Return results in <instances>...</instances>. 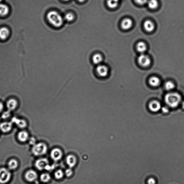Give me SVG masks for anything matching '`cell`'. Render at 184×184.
<instances>
[{
	"mask_svg": "<svg viewBox=\"0 0 184 184\" xmlns=\"http://www.w3.org/2000/svg\"><path fill=\"white\" fill-rule=\"evenodd\" d=\"M165 101L170 107L175 108L177 107L181 102V97L177 93H170L165 95Z\"/></svg>",
	"mask_w": 184,
	"mask_h": 184,
	"instance_id": "cell-2",
	"label": "cell"
},
{
	"mask_svg": "<svg viewBox=\"0 0 184 184\" xmlns=\"http://www.w3.org/2000/svg\"><path fill=\"white\" fill-rule=\"evenodd\" d=\"M4 106L3 104L1 102H0V113L2 111L3 109Z\"/></svg>",
	"mask_w": 184,
	"mask_h": 184,
	"instance_id": "cell-36",
	"label": "cell"
},
{
	"mask_svg": "<svg viewBox=\"0 0 184 184\" xmlns=\"http://www.w3.org/2000/svg\"><path fill=\"white\" fill-rule=\"evenodd\" d=\"M115 1H117V2H119V0H114Z\"/></svg>",
	"mask_w": 184,
	"mask_h": 184,
	"instance_id": "cell-39",
	"label": "cell"
},
{
	"mask_svg": "<svg viewBox=\"0 0 184 184\" xmlns=\"http://www.w3.org/2000/svg\"><path fill=\"white\" fill-rule=\"evenodd\" d=\"M74 15L72 13H68L66 14L64 19L68 22H71L74 20Z\"/></svg>",
	"mask_w": 184,
	"mask_h": 184,
	"instance_id": "cell-27",
	"label": "cell"
},
{
	"mask_svg": "<svg viewBox=\"0 0 184 184\" xmlns=\"http://www.w3.org/2000/svg\"><path fill=\"white\" fill-rule=\"evenodd\" d=\"M2 1V0H0V2H1V1Z\"/></svg>",
	"mask_w": 184,
	"mask_h": 184,
	"instance_id": "cell-41",
	"label": "cell"
},
{
	"mask_svg": "<svg viewBox=\"0 0 184 184\" xmlns=\"http://www.w3.org/2000/svg\"><path fill=\"white\" fill-rule=\"evenodd\" d=\"M149 108L150 110L152 111L157 112L161 109V105L160 103L158 101H153L150 103Z\"/></svg>",
	"mask_w": 184,
	"mask_h": 184,
	"instance_id": "cell-11",
	"label": "cell"
},
{
	"mask_svg": "<svg viewBox=\"0 0 184 184\" xmlns=\"http://www.w3.org/2000/svg\"><path fill=\"white\" fill-rule=\"evenodd\" d=\"M17 102L15 99H11L9 100L7 103V107L8 110L11 111L14 110L17 106Z\"/></svg>",
	"mask_w": 184,
	"mask_h": 184,
	"instance_id": "cell-14",
	"label": "cell"
},
{
	"mask_svg": "<svg viewBox=\"0 0 184 184\" xmlns=\"http://www.w3.org/2000/svg\"><path fill=\"white\" fill-rule=\"evenodd\" d=\"M49 164V161L45 158L40 159L35 162V166L38 170H45V167Z\"/></svg>",
	"mask_w": 184,
	"mask_h": 184,
	"instance_id": "cell-7",
	"label": "cell"
},
{
	"mask_svg": "<svg viewBox=\"0 0 184 184\" xmlns=\"http://www.w3.org/2000/svg\"><path fill=\"white\" fill-rule=\"evenodd\" d=\"M73 172L71 169H68L66 170L65 171V174L66 176L68 177H69L72 175Z\"/></svg>",
	"mask_w": 184,
	"mask_h": 184,
	"instance_id": "cell-32",
	"label": "cell"
},
{
	"mask_svg": "<svg viewBox=\"0 0 184 184\" xmlns=\"http://www.w3.org/2000/svg\"><path fill=\"white\" fill-rule=\"evenodd\" d=\"M50 156L52 159L54 161H59L62 158V152L60 149L55 148L51 151Z\"/></svg>",
	"mask_w": 184,
	"mask_h": 184,
	"instance_id": "cell-8",
	"label": "cell"
},
{
	"mask_svg": "<svg viewBox=\"0 0 184 184\" xmlns=\"http://www.w3.org/2000/svg\"><path fill=\"white\" fill-rule=\"evenodd\" d=\"M10 111L8 110L7 111L4 112L2 115V117L3 119H6L10 116Z\"/></svg>",
	"mask_w": 184,
	"mask_h": 184,
	"instance_id": "cell-30",
	"label": "cell"
},
{
	"mask_svg": "<svg viewBox=\"0 0 184 184\" xmlns=\"http://www.w3.org/2000/svg\"><path fill=\"white\" fill-rule=\"evenodd\" d=\"M46 17L51 24L55 28H59L63 23V19L59 13L55 10H52L47 13Z\"/></svg>",
	"mask_w": 184,
	"mask_h": 184,
	"instance_id": "cell-1",
	"label": "cell"
},
{
	"mask_svg": "<svg viewBox=\"0 0 184 184\" xmlns=\"http://www.w3.org/2000/svg\"><path fill=\"white\" fill-rule=\"evenodd\" d=\"M182 107L184 109V101H183V103H182Z\"/></svg>",
	"mask_w": 184,
	"mask_h": 184,
	"instance_id": "cell-38",
	"label": "cell"
},
{
	"mask_svg": "<svg viewBox=\"0 0 184 184\" xmlns=\"http://www.w3.org/2000/svg\"><path fill=\"white\" fill-rule=\"evenodd\" d=\"M165 88L168 90H171L174 89V85L172 82L168 81L165 83Z\"/></svg>",
	"mask_w": 184,
	"mask_h": 184,
	"instance_id": "cell-29",
	"label": "cell"
},
{
	"mask_svg": "<svg viewBox=\"0 0 184 184\" xmlns=\"http://www.w3.org/2000/svg\"><path fill=\"white\" fill-rule=\"evenodd\" d=\"M155 183H156V181L153 178H150L148 180V184H155Z\"/></svg>",
	"mask_w": 184,
	"mask_h": 184,
	"instance_id": "cell-34",
	"label": "cell"
},
{
	"mask_svg": "<svg viewBox=\"0 0 184 184\" xmlns=\"http://www.w3.org/2000/svg\"><path fill=\"white\" fill-rule=\"evenodd\" d=\"M133 24L132 21L129 19H125L123 20L121 23V26L123 29L128 30L131 28Z\"/></svg>",
	"mask_w": 184,
	"mask_h": 184,
	"instance_id": "cell-15",
	"label": "cell"
},
{
	"mask_svg": "<svg viewBox=\"0 0 184 184\" xmlns=\"http://www.w3.org/2000/svg\"><path fill=\"white\" fill-rule=\"evenodd\" d=\"M12 122L2 123L0 125V129L3 132H8L12 129Z\"/></svg>",
	"mask_w": 184,
	"mask_h": 184,
	"instance_id": "cell-10",
	"label": "cell"
},
{
	"mask_svg": "<svg viewBox=\"0 0 184 184\" xmlns=\"http://www.w3.org/2000/svg\"><path fill=\"white\" fill-rule=\"evenodd\" d=\"M25 178L29 182H33L37 178V174L36 172L34 170H28L25 174Z\"/></svg>",
	"mask_w": 184,
	"mask_h": 184,
	"instance_id": "cell-9",
	"label": "cell"
},
{
	"mask_svg": "<svg viewBox=\"0 0 184 184\" xmlns=\"http://www.w3.org/2000/svg\"><path fill=\"white\" fill-rule=\"evenodd\" d=\"M29 137L28 134L27 132L21 131L18 134V138L20 141L24 142L28 140Z\"/></svg>",
	"mask_w": 184,
	"mask_h": 184,
	"instance_id": "cell-18",
	"label": "cell"
},
{
	"mask_svg": "<svg viewBox=\"0 0 184 184\" xmlns=\"http://www.w3.org/2000/svg\"><path fill=\"white\" fill-rule=\"evenodd\" d=\"M150 84L152 86H156L159 85V79L158 77H151L149 80Z\"/></svg>",
	"mask_w": 184,
	"mask_h": 184,
	"instance_id": "cell-23",
	"label": "cell"
},
{
	"mask_svg": "<svg viewBox=\"0 0 184 184\" xmlns=\"http://www.w3.org/2000/svg\"><path fill=\"white\" fill-rule=\"evenodd\" d=\"M144 27L145 29L148 32H152L154 28V25L153 22L150 20L146 21L144 22Z\"/></svg>",
	"mask_w": 184,
	"mask_h": 184,
	"instance_id": "cell-19",
	"label": "cell"
},
{
	"mask_svg": "<svg viewBox=\"0 0 184 184\" xmlns=\"http://www.w3.org/2000/svg\"><path fill=\"white\" fill-rule=\"evenodd\" d=\"M66 162L67 164L70 167H74L76 163V159L74 155H70L67 157Z\"/></svg>",
	"mask_w": 184,
	"mask_h": 184,
	"instance_id": "cell-16",
	"label": "cell"
},
{
	"mask_svg": "<svg viewBox=\"0 0 184 184\" xmlns=\"http://www.w3.org/2000/svg\"><path fill=\"white\" fill-rule=\"evenodd\" d=\"M137 4L140 5H143L147 2L148 0H134Z\"/></svg>",
	"mask_w": 184,
	"mask_h": 184,
	"instance_id": "cell-31",
	"label": "cell"
},
{
	"mask_svg": "<svg viewBox=\"0 0 184 184\" xmlns=\"http://www.w3.org/2000/svg\"><path fill=\"white\" fill-rule=\"evenodd\" d=\"M162 110L164 113H167L169 111V110L167 107H164L162 108Z\"/></svg>",
	"mask_w": 184,
	"mask_h": 184,
	"instance_id": "cell-35",
	"label": "cell"
},
{
	"mask_svg": "<svg viewBox=\"0 0 184 184\" xmlns=\"http://www.w3.org/2000/svg\"><path fill=\"white\" fill-rule=\"evenodd\" d=\"M107 4L109 8L114 9L118 6L119 2L115 1L114 0H108Z\"/></svg>",
	"mask_w": 184,
	"mask_h": 184,
	"instance_id": "cell-25",
	"label": "cell"
},
{
	"mask_svg": "<svg viewBox=\"0 0 184 184\" xmlns=\"http://www.w3.org/2000/svg\"><path fill=\"white\" fill-rule=\"evenodd\" d=\"M63 1H70V0H63Z\"/></svg>",
	"mask_w": 184,
	"mask_h": 184,
	"instance_id": "cell-40",
	"label": "cell"
},
{
	"mask_svg": "<svg viewBox=\"0 0 184 184\" xmlns=\"http://www.w3.org/2000/svg\"><path fill=\"white\" fill-rule=\"evenodd\" d=\"M11 122L13 123L16 124L18 126L21 128H25L27 126V123L24 120L19 119L16 117H13L12 119Z\"/></svg>",
	"mask_w": 184,
	"mask_h": 184,
	"instance_id": "cell-13",
	"label": "cell"
},
{
	"mask_svg": "<svg viewBox=\"0 0 184 184\" xmlns=\"http://www.w3.org/2000/svg\"><path fill=\"white\" fill-rule=\"evenodd\" d=\"M92 61L93 63L96 65H99L103 61V57L100 54L96 53L92 57Z\"/></svg>",
	"mask_w": 184,
	"mask_h": 184,
	"instance_id": "cell-20",
	"label": "cell"
},
{
	"mask_svg": "<svg viewBox=\"0 0 184 184\" xmlns=\"http://www.w3.org/2000/svg\"><path fill=\"white\" fill-rule=\"evenodd\" d=\"M47 147L44 143H40L35 144L33 146L32 152L36 156L44 154L47 152Z\"/></svg>",
	"mask_w": 184,
	"mask_h": 184,
	"instance_id": "cell-3",
	"label": "cell"
},
{
	"mask_svg": "<svg viewBox=\"0 0 184 184\" xmlns=\"http://www.w3.org/2000/svg\"><path fill=\"white\" fill-rule=\"evenodd\" d=\"M11 177L10 170L5 167L0 169V183L5 184L9 181Z\"/></svg>",
	"mask_w": 184,
	"mask_h": 184,
	"instance_id": "cell-4",
	"label": "cell"
},
{
	"mask_svg": "<svg viewBox=\"0 0 184 184\" xmlns=\"http://www.w3.org/2000/svg\"><path fill=\"white\" fill-rule=\"evenodd\" d=\"M147 2L148 6L152 9H155L158 6V2L157 0H149Z\"/></svg>",
	"mask_w": 184,
	"mask_h": 184,
	"instance_id": "cell-24",
	"label": "cell"
},
{
	"mask_svg": "<svg viewBox=\"0 0 184 184\" xmlns=\"http://www.w3.org/2000/svg\"><path fill=\"white\" fill-rule=\"evenodd\" d=\"M77 1L80 2H83L85 0H77Z\"/></svg>",
	"mask_w": 184,
	"mask_h": 184,
	"instance_id": "cell-37",
	"label": "cell"
},
{
	"mask_svg": "<svg viewBox=\"0 0 184 184\" xmlns=\"http://www.w3.org/2000/svg\"><path fill=\"white\" fill-rule=\"evenodd\" d=\"M138 61L139 64L142 66L144 67L148 66L151 63L150 59L149 57L143 54L139 57Z\"/></svg>",
	"mask_w": 184,
	"mask_h": 184,
	"instance_id": "cell-5",
	"label": "cell"
},
{
	"mask_svg": "<svg viewBox=\"0 0 184 184\" xmlns=\"http://www.w3.org/2000/svg\"><path fill=\"white\" fill-rule=\"evenodd\" d=\"M96 71L98 75L101 77H106L108 74V68L104 65H98L96 67Z\"/></svg>",
	"mask_w": 184,
	"mask_h": 184,
	"instance_id": "cell-6",
	"label": "cell"
},
{
	"mask_svg": "<svg viewBox=\"0 0 184 184\" xmlns=\"http://www.w3.org/2000/svg\"><path fill=\"white\" fill-rule=\"evenodd\" d=\"M50 179V175L48 173H43L40 176V179L42 181L44 182H48Z\"/></svg>",
	"mask_w": 184,
	"mask_h": 184,
	"instance_id": "cell-26",
	"label": "cell"
},
{
	"mask_svg": "<svg viewBox=\"0 0 184 184\" xmlns=\"http://www.w3.org/2000/svg\"><path fill=\"white\" fill-rule=\"evenodd\" d=\"M63 172L61 170H58L54 173L55 177L57 179L62 178L63 177Z\"/></svg>",
	"mask_w": 184,
	"mask_h": 184,
	"instance_id": "cell-28",
	"label": "cell"
},
{
	"mask_svg": "<svg viewBox=\"0 0 184 184\" xmlns=\"http://www.w3.org/2000/svg\"><path fill=\"white\" fill-rule=\"evenodd\" d=\"M9 11L8 6L5 4H0V16H6L8 14Z\"/></svg>",
	"mask_w": 184,
	"mask_h": 184,
	"instance_id": "cell-17",
	"label": "cell"
},
{
	"mask_svg": "<svg viewBox=\"0 0 184 184\" xmlns=\"http://www.w3.org/2000/svg\"><path fill=\"white\" fill-rule=\"evenodd\" d=\"M10 31L8 28L3 27L0 28V39L2 40L7 39L9 36Z\"/></svg>",
	"mask_w": 184,
	"mask_h": 184,
	"instance_id": "cell-12",
	"label": "cell"
},
{
	"mask_svg": "<svg viewBox=\"0 0 184 184\" xmlns=\"http://www.w3.org/2000/svg\"><path fill=\"white\" fill-rule=\"evenodd\" d=\"M147 47L145 44L143 42H140L137 44V49L138 51L143 54L146 51Z\"/></svg>",
	"mask_w": 184,
	"mask_h": 184,
	"instance_id": "cell-21",
	"label": "cell"
},
{
	"mask_svg": "<svg viewBox=\"0 0 184 184\" xmlns=\"http://www.w3.org/2000/svg\"><path fill=\"white\" fill-rule=\"evenodd\" d=\"M36 140L35 138L34 137H32L29 140L30 144L32 145H34L36 144Z\"/></svg>",
	"mask_w": 184,
	"mask_h": 184,
	"instance_id": "cell-33",
	"label": "cell"
},
{
	"mask_svg": "<svg viewBox=\"0 0 184 184\" xmlns=\"http://www.w3.org/2000/svg\"><path fill=\"white\" fill-rule=\"evenodd\" d=\"M18 162L17 160L14 159L10 160L8 163L9 169L11 170H15L18 166Z\"/></svg>",
	"mask_w": 184,
	"mask_h": 184,
	"instance_id": "cell-22",
	"label": "cell"
}]
</instances>
